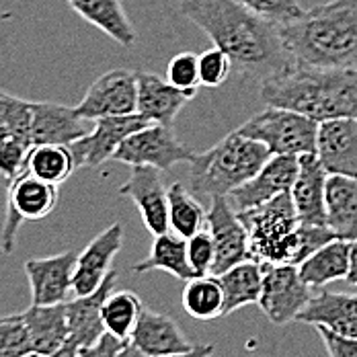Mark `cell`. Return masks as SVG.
<instances>
[{
	"instance_id": "10",
	"label": "cell",
	"mask_w": 357,
	"mask_h": 357,
	"mask_svg": "<svg viewBox=\"0 0 357 357\" xmlns=\"http://www.w3.org/2000/svg\"><path fill=\"white\" fill-rule=\"evenodd\" d=\"M138 107V72L115 68L101 74L84 93L76 113L95 121L101 117H119L132 115Z\"/></svg>"
},
{
	"instance_id": "6",
	"label": "cell",
	"mask_w": 357,
	"mask_h": 357,
	"mask_svg": "<svg viewBox=\"0 0 357 357\" xmlns=\"http://www.w3.org/2000/svg\"><path fill=\"white\" fill-rule=\"evenodd\" d=\"M238 218L249 232L252 259L261 263H284L287 238L300 224L291 195L282 193L265 204L241 210Z\"/></svg>"
},
{
	"instance_id": "29",
	"label": "cell",
	"mask_w": 357,
	"mask_h": 357,
	"mask_svg": "<svg viewBox=\"0 0 357 357\" xmlns=\"http://www.w3.org/2000/svg\"><path fill=\"white\" fill-rule=\"evenodd\" d=\"M300 278L310 287L322 289L331 282L345 280L349 271V243L335 238L298 265Z\"/></svg>"
},
{
	"instance_id": "39",
	"label": "cell",
	"mask_w": 357,
	"mask_h": 357,
	"mask_svg": "<svg viewBox=\"0 0 357 357\" xmlns=\"http://www.w3.org/2000/svg\"><path fill=\"white\" fill-rule=\"evenodd\" d=\"M187 259H189V265H191V269L195 271L197 278L212 275L215 261V247L210 230L204 228L197 234H193L191 238H187Z\"/></svg>"
},
{
	"instance_id": "32",
	"label": "cell",
	"mask_w": 357,
	"mask_h": 357,
	"mask_svg": "<svg viewBox=\"0 0 357 357\" xmlns=\"http://www.w3.org/2000/svg\"><path fill=\"white\" fill-rule=\"evenodd\" d=\"M169 224L171 230L183 238H191L208 226V212L183 183H173L169 187Z\"/></svg>"
},
{
	"instance_id": "17",
	"label": "cell",
	"mask_w": 357,
	"mask_h": 357,
	"mask_svg": "<svg viewBox=\"0 0 357 357\" xmlns=\"http://www.w3.org/2000/svg\"><path fill=\"white\" fill-rule=\"evenodd\" d=\"M314 154L328 175L357 178V117L319 123Z\"/></svg>"
},
{
	"instance_id": "36",
	"label": "cell",
	"mask_w": 357,
	"mask_h": 357,
	"mask_svg": "<svg viewBox=\"0 0 357 357\" xmlns=\"http://www.w3.org/2000/svg\"><path fill=\"white\" fill-rule=\"evenodd\" d=\"M31 103L21 97L0 91V117L25 142L31 144ZM33 146V144H31Z\"/></svg>"
},
{
	"instance_id": "12",
	"label": "cell",
	"mask_w": 357,
	"mask_h": 357,
	"mask_svg": "<svg viewBox=\"0 0 357 357\" xmlns=\"http://www.w3.org/2000/svg\"><path fill=\"white\" fill-rule=\"evenodd\" d=\"M142 115H119V117H101L95 119V128L70 144L74 160L80 167H101L103 162L113 160L117 148L126 142L134 132L148 126Z\"/></svg>"
},
{
	"instance_id": "24",
	"label": "cell",
	"mask_w": 357,
	"mask_h": 357,
	"mask_svg": "<svg viewBox=\"0 0 357 357\" xmlns=\"http://www.w3.org/2000/svg\"><path fill=\"white\" fill-rule=\"evenodd\" d=\"M326 226L341 241L357 238V178L328 175L324 191Z\"/></svg>"
},
{
	"instance_id": "14",
	"label": "cell",
	"mask_w": 357,
	"mask_h": 357,
	"mask_svg": "<svg viewBox=\"0 0 357 357\" xmlns=\"http://www.w3.org/2000/svg\"><path fill=\"white\" fill-rule=\"evenodd\" d=\"M300 171V156L294 154H271L261 171L249 178L245 185L234 189L228 199L236 212L249 210L259 204H265L282 193H289L291 185Z\"/></svg>"
},
{
	"instance_id": "21",
	"label": "cell",
	"mask_w": 357,
	"mask_h": 357,
	"mask_svg": "<svg viewBox=\"0 0 357 357\" xmlns=\"http://www.w3.org/2000/svg\"><path fill=\"white\" fill-rule=\"evenodd\" d=\"M326 177L328 173L324 171L317 154L300 156V171L289 191L300 224L326 226V210H324Z\"/></svg>"
},
{
	"instance_id": "40",
	"label": "cell",
	"mask_w": 357,
	"mask_h": 357,
	"mask_svg": "<svg viewBox=\"0 0 357 357\" xmlns=\"http://www.w3.org/2000/svg\"><path fill=\"white\" fill-rule=\"evenodd\" d=\"M241 2L259 17L275 25H286L304 13L300 0H241Z\"/></svg>"
},
{
	"instance_id": "33",
	"label": "cell",
	"mask_w": 357,
	"mask_h": 357,
	"mask_svg": "<svg viewBox=\"0 0 357 357\" xmlns=\"http://www.w3.org/2000/svg\"><path fill=\"white\" fill-rule=\"evenodd\" d=\"M142 300L130 289H113L103 304V324L105 331L121 341H130L134 328L140 321Z\"/></svg>"
},
{
	"instance_id": "20",
	"label": "cell",
	"mask_w": 357,
	"mask_h": 357,
	"mask_svg": "<svg viewBox=\"0 0 357 357\" xmlns=\"http://www.w3.org/2000/svg\"><path fill=\"white\" fill-rule=\"evenodd\" d=\"M117 284V273L111 271L107 280L97 287L93 294L86 296H74L66 302V319H68V331H70V341L78 347L93 345L103 333V304L107 296L115 289Z\"/></svg>"
},
{
	"instance_id": "37",
	"label": "cell",
	"mask_w": 357,
	"mask_h": 357,
	"mask_svg": "<svg viewBox=\"0 0 357 357\" xmlns=\"http://www.w3.org/2000/svg\"><path fill=\"white\" fill-rule=\"evenodd\" d=\"M234 72L232 60L220 50V47H212L199 54V82L206 89H218L222 86L230 74Z\"/></svg>"
},
{
	"instance_id": "35",
	"label": "cell",
	"mask_w": 357,
	"mask_h": 357,
	"mask_svg": "<svg viewBox=\"0 0 357 357\" xmlns=\"http://www.w3.org/2000/svg\"><path fill=\"white\" fill-rule=\"evenodd\" d=\"M31 351L29 333L21 312L0 317V357H23Z\"/></svg>"
},
{
	"instance_id": "43",
	"label": "cell",
	"mask_w": 357,
	"mask_h": 357,
	"mask_svg": "<svg viewBox=\"0 0 357 357\" xmlns=\"http://www.w3.org/2000/svg\"><path fill=\"white\" fill-rule=\"evenodd\" d=\"M126 343L128 341H121L115 335L105 331L93 345L78 347V357H119Z\"/></svg>"
},
{
	"instance_id": "49",
	"label": "cell",
	"mask_w": 357,
	"mask_h": 357,
	"mask_svg": "<svg viewBox=\"0 0 357 357\" xmlns=\"http://www.w3.org/2000/svg\"><path fill=\"white\" fill-rule=\"evenodd\" d=\"M23 357H47V356H41V354H36V351H31V354H27V356Z\"/></svg>"
},
{
	"instance_id": "48",
	"label": "cell",
	"mask_w": 357,
	"mask_h": 357,
	"mask_svg": "<svg viewBox=\"0 0 357 357\" xmlns=\"http://www.w3.org/2000/svg\"><path fill=\"white\" fill-rule=\"evenodd\" d=\"M13 136H17V134H15V132L10 130V126L0 117V144L4 142V140H8V138H13ZM17 138H19V136H17Z\"/></svg>"
},
{
	"instance_id": "26",
	"label": "cell",
	"mask_w": 357,
	"mask_h": 357,
	"mask_svg": "<svg viewBox=\"0 0 357 357\" xmlns=\"http://www.w3.org/2000/svg\"><path fill=\"white\" fill-rule=\"evenodd\" d=\"M70 8L121 47H134L138 36L121 0H68Z\"/></svg>"
},
{
	"instance_id": "16",
	"label": "cell",
	"mask_w": 357,
	"mask_h": 357,
	"mask_svg": "<svg viewBox=\"0 0 357 357\" xmlns=\"http://www.w3.org/2000/svg\"><path fill=\"white\" fill-rule=\"evenodd\" d=\"M123 226L113 222L78 252L74 265V296L93 294L113 271V259L123 247Z\"/></svg>"
},
{
	"instance_id": "38",
	"label": "cell",
	"mask_w": 357,
	"mask_h": 357,
	"mask_svg": "<svg viewBox=\"0 0 357 357\" xmlns=\"http://www.w3.org/2000/svg\"><path fill=\"white\" fill-rule=\"evenodd\" d=\"M167 80L185 91H197L199 82V56L193 52H181L171 58L167 66Z\"/></svg>"
},
{
	"instance_id": "23",
	"label": "cell",
	"mask_w": 357,
	"mask_h": 357,
	"mask_svg": "<svg viewBox=\"0 0 357 357\" xmlns=\"http://www.w3.org/2000/svg\"><path fill=\"white\" fill-rule=\"evenodd\" d=\"M298 322L326 326L339 335L357 337V296L321 289L298 314Z\"/></svg>"
},
{
	"instance_id": "31",
	"label": "cell",
	"mask_w": 357,
	"mask_h": 357,
	"mask_svg": "<svg viewBox=\"0 0 357 357\" xmlns=\"http://www.w3.org/2000/svg\"><path fill=\"white\" fill-rule=\"evenodd\" d=\"M183 310L197 321L222 319L224 291L215 275H202L185 282L183 287Z\"/></svg>"
},
{
	"instance_id": "11",
	"label": "cell",
	"mask_w": 357,
	"mask_h": 357,
	"mask_svg": "<svg viewBox=\"0 0 357 357\" xmlns=\"http://www.w3.org/2000/svg\"><path fill=\"white\" fill-rule=\"evenodd\" d=\"M208 230L214 238L215 261L212 275L252 259L249 232L228 197H212L208 210Z\"/></svg>"
},
{
	"instance_id": "25",
	"label": "cell",
	"mask_w": 357,
	"mask_h": 357,
	"mask_svg": "<svg viewBox=\"0 0 357 357\" xmlns=\"http://www.w3.org/2000/svg\"><path fill=\"white\" fill-rule=\"evenodd\" d=\"M23 322L29 333L31 349L41 356L56 354L62 345L70 341L68 319H66V304L54 306H29L21 312Z\"/></svg>"
},
{
	"instance_id": "34",
	"label": "cell",
	"mask_w": 357,
	"mask_h": 357,
	"mask_svg": "<svg viewBox=\"0 0 357 357\" xmlns=\"http://www.w3.org/2000/svg\"><path fill=\"white\" fill-rule=\"evenodd\" d=\"M335 232L328 226H314V224H298V228L289 234L286 245L284 263L287 265H302L310 255L324 247L326 243L335 241Z\"/></svg>"
},
{
	"instance_id": "3",
	"label": "cell",
	"mask_w": 357,
	"mask_h": 357,
	"mask_svg": "<svg viewBox=\"0 0 357 357\" xmlns=\"http://www.w3.org/2000/svg\"><path fill=\"white\" fill-rule=\"evenodd\" d=\"M265 105L298 111L314 121L357 117V68L289 66L261 82Z\"/></svg>"
},
{
	"instance_id": "2",
	"label": "cell",
	"mask_w": 357,
	"mask_h": 357,
	"mask_svg": "<svg viewBox=\"0 0 357 357\" xmlns=\"http://www.w3.org/2000/svg\"><path fill=\"white\" fill-rule=\"evenodd\" d=\"M291 62L357 68V0H328L280 25Z\"/></svg>"
},
{
	"instance_id": "8",
	"label": "cell",
	"mask_w": 357,
	"mask_h": 357,
	"mask_svg": "<svg viewBox=\"0 0 357 357\" xmlns=\"http://www.w3.org/2000/svg\"><path fill=\"white\" fill-rule=\"evenodd\" d=\"M312 287L302 278L296 265L287 263H263V287L257 306L271 324L284 326L294 322L308 306Z\"/></svg>"
},
{
	"instance_id": "4",
	"label": "cell",
	"mask_w": 357,
	"mask_h": 357,
	"mask_svg": "<svg viewBox=\"0 0 357 357\" xmlns=\"http://www.w3.org/2000/svg\"><path fill=\"white\" fill-rule=\"evenodd\" d=\"M269 156L271 152L267 146L234 130L210 150L195 154L189 171V191L199 202L228 197L234 189L255 177Z\"/></svg>"
},
{
	"instance_id": "1",
	"label": "cell",
	"mask_w": 357,
	"mask_h": 357,
	"mask_svg": "<svg viewBox=\"0 0 357 357\" xmlns=\"http://www.w3.org/2000/svg\"><path fill=\"white\" fill-rule=\"evenodd\" d=\"M178 13L210 37L245 78L261 84L294 66L280 25L241 0H181Z\"/></svg>"
},
{
	"instance_id": "13",
	"label": "cell",
	"mask_w": 357,
	"mask_h": 357,
	"mask_svg": "<svg viewBox=\"0 0 357 357\" xmlns=\"http://www.w3.org/2000/svg\"><path fill=\"white\" fill-rule=\"evenodd\" d=\"M76 252L64 250L58 255L29 259L23 269L31 287L33 306H54L66 304L74 294V265Z\"/></svg>"
},
{
	"instance_id": "46",
	"label": "cell",
	"mask_w": 357,
	"mask_h": 357,
	"mask_svg": "<svg viewBox=\"0 0 357 357\" xmlns=\"http://www.w3.org/2000/svg\"><path fill=\"white\" fill-rule=\"evenodd\" d=\"M47 357H78V345L76 343H72L68 341L66 345H62L56 354H52V356Z\"/></svg>"
},
{
	"instance_id": "7",
	"label": "cell",
	"mask_w": 357,
	"mask_h": 357,
	"mask_svg": "<svg viewBox=\"0 0 357 357\" xmlns=\"http://www.w3.org/2000/svg\"><path fill=\"white\" fill-rule=\"evenodd\" d=\"M60 199V185L47 183L27 171L6 183V218L0 234V249L10 255L23 222H39L52 214Z\"/></svg>"
},
{
	"instance_id": "28",
	"label": "cell",
	"mask_w": 357,
	"mask_h": 357,
	"mask_svg": "<svg viewBox=\"0 0 357 357\" xmlns=\"http://www.w3.org/2000/svg\"><path fill=\"white\" fill-rule=\"evenodd\" d=\"M132 269L136 273L167 271L181 282H189V280L197 278L187 259V238L178 236L173 230H169L165 234H156L148 257L140 263H136Z\"/></svg>"
},
{
	"instance_id": "42",
	"label": "cell",
	"mask_w": 357,
	"mask_h": 357,
	"mask_svg": "<svg viewBox=\"0 0 357 357\" xmlns=\"http://www.w3.org/2000/svg\"><path fill=\"white\" fill-rule=\"evenodd\" d=\"M328 357H357V337L339 335L326 326H317Z\"/></svg>"
},
{
	"instance_id": "22",
	"label": "cell",
	"mask_w": 357,
	"mask_h": 357,
	"mask_svg": "<svg viewBox=\"0 0 357 357\" xmlns=\"http://www.w3.org/2000/svg\"><path fill=\"white\" fill-rule=\"evenodd\" d=\"M130 343L136 345L146 357L171 356V354L189 351L193 347V343L185 337L183 328L173 317L154 312L146 306Z\"/></svg>"
},
{
	"instance_id": "47",
	"label": "cell",
	"mask_w": 357,
	"mask_h": 357,
	"mask_svg": "<svg viewBox=\"0 0 357 357\" xmlns=\"http://www.w3.org/2000/svg\"><path fill=\"white\" fill-rule=\"evenodd\" d=\"M119 357H146V356H144L142 351H140V349H138L136 345H132V343L128 341V343H126V347L121 349Z\"/></svg>"
},
{
	"instance_id": "15",
	"label": "cell",
	"mask_w": 357,
	"mask_h": 357,
	"mask_svg": "<svg viewBox=\"0 0 357 357\" xmlns=\"http://www.w3.org/2000/svg\"><path fill=\"white\" fill-rule=\"evenodd\" d=\"M162 171L154 167H132L130 178L119 187V195L134 202L144 226L152 236L171 230L169 224V189L162 183Z\"/></svg>"
},
{
	"instance_id": "5",
	"label": "cell",
	"mask_w": 357,
	"mask_h": 357,
	"mask_svg": "<svg viewBox=\"0 0 357 357\" xmlns=\"http://www.w3.org/2000/svg\"><path fill=\"white\" fill-rule=\"evenodd\" d=\"M236 132L267 146L271 154L302 156L317 152L319 121L291 109L267 105L247 119Z\"/></svg>"
},
{
	"instance_id": "27",
	"label": "cell",
	"mask_w": 357,
	"mask_h": 357,
	"mask_svg": "<svg viewBox=\"0 0 357 357\" xmlns=\"http://www.w3.org/2000/svg\"><path fill=\"white\" fill-rule=\"evenodd\" d=\"M224 291V312L222 319L249 306L257 304L263 287V263L257 259L243 261L228 271L215 275Z\"/></svg>"
},
{
	"instance_id": "44",
	"label": "cell",
	"mask_w": 357,
	"mask_h": 357,
	"mask_svg": "<svg viewBox=\"0 0 357 357\" xmlns=\"http://www.w3.org/2000/svg\"><path fill=\"white\" fill-rule=\"evenodd\" d=\"M214 345H193L189 351H181V354H171V356L160 357H212L214 356Z\"/></svg>"
},
{
	"instance_id": "41",
	"label": "cell",
	"mask_w": 357,
	"mask_h": 357,
	"mask_svg": "<svg viewBox=\"0 0 357 357\" xmlns=\"http://www.w3.org/2000/svg\"><path fill=\"white\" fill-rule=\"evenodd\" d=\"M29 150H31V144L17 136L0 144V177L6 183L17 178L25 171Z\"/></svg>"
},
{
	"instance_id": "30",
	"label": "cell",
	"mask_w": 357,
	"mask_h": 357,
	"mask_svg": "<svg viewBox=\"0 0 357 357\" xmlns=\"http://www.w3.org/2000/svg\"><path fill=\"white\" fill-rule=\"evenodd\" d=\"M78 169L70 146L64 144H39L31 146L25 171L54 185H62Z\"/></svg>"
},
{
	"instance_id": "45",
	"label": "cell",
	"mask_w": 357,
	"mask_h": 357,
	"mask_svg": "<svg viewBox=\"0 0 357 357\" xmlns=\"http://www.w3.org/2000/svg\"><path fill=\"white\" fill-rule=\"evenodd\" d=\"M345 282L351 286H357V238L349 243V271H347Z\"/></svg>"
},
{
	"instance_id": "18",
	"label": "cell",
	"mask_w": 357,
	"mask_h": 357,
	"mask_svg": "<svg viewBox=\"0 0 357 357\" xmlns=\"http://www.w3.org/2000/svg\"><path fill=\"white\" fill-rule=\"evenodd\" d=\"M197 91L173 86L167 78L152 72H138V107L136 113L150 123L173 128L178 111L185 107Z\"/></svg>"
},
{
	"instance_id": "19",
	"label": "cell",
	"mask_w": 357,
	"mask_h": 357,
	"mask_svg": "<svg viewBox=\"0 0 357 357\" xmlns=\"http://www.w3.org/2000/svg\"><path fill=\"white\" fill-rule=\"evenodd\" d=\"M76 109L52 103V101H36L31 103V144H64L70 146L91 130L84 123Z\"/></svg>"
},
{
	"instance_id": "9",
	"label": "cell",
	"mask_w": 357,
	"mask_h": 357,
	"mask_svg": "<svg viewBox=\"0 0 357 357\" xmlns=\"http://www.w3.org/2000/svg\"><path fill=\"white\" fill-rule=\"evenodd\" d=\"M195 152L181 142L173 128L148 123L121 144L113 160L130 167H154L169 171L178 162H191Z\"/></svg>"
}]
</instances>
